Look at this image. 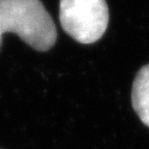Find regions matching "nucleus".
I'll return each instance as SVG.
<instances>
[{
    "label": "nucleus",
    "mask_w": 149,
    "mask_h": 149,
    "mask_svg": "<svg viewBox=\"0 0 149 149\" xmlns=\"http://www.w3.org/2000/svg\"><path fill=\"white\" fill-rule=\"evenodd\" d=\"M6 32L16 33L40 52L50 50L57 40L55 23L40 0H0V48Z\"/></svg>",
    "instance_id": "1"
},
{
    "label": "nucleus",
    "mask_w": 149,
    "mask_h": 149,
    "mask_svg": "<svg viewBox=\"0 0 149 149\" xmlns=\"http://www.w3.org/2000/svg\"><path fill=\"white\" fill-rule=\"evenodd\" d=\"M59 20L63 30L81 44H93L109 23L106 0H60Z\"/></svg>",
    "instance_id": "2"
},
{
    "label": "nucleus",
    "mask_w": 149,
    "mask_h": 149,
    "mask_svg": "<svg viewBox=\"0 0 149 149\" xmlns=\"http://www.w3.org/2000/svg\"><path fill=\"white\" fill-rule=\"evenodd\" d=\"M132 105L140 120L149 126V64L143 66L134 80Z\"/></svg>",
    "instance_id": "3"
}]
</instances>
